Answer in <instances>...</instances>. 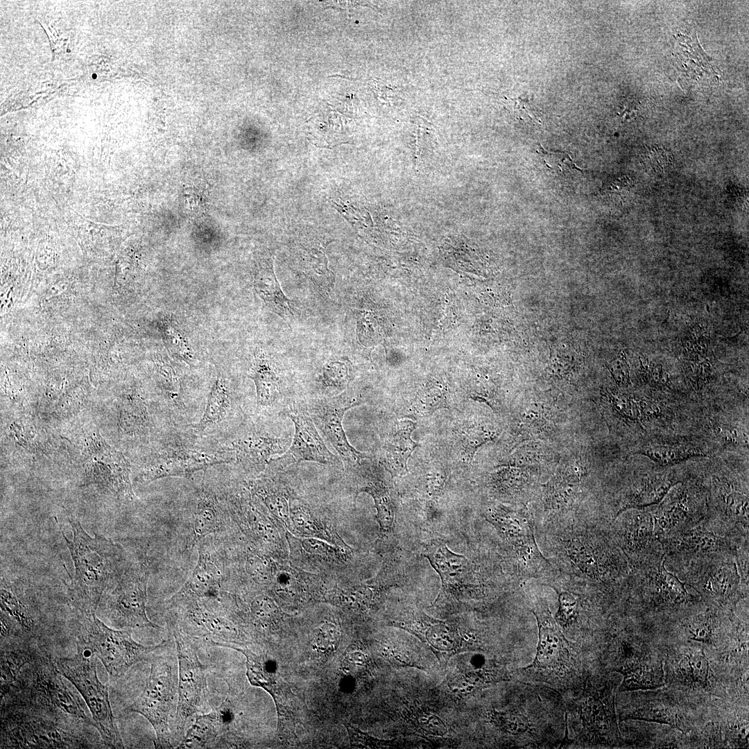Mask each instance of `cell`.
<instances>
[{"instance_id": "11", "label": "cell", "mask_w": 749, "mask_h": 749, "mask_svg": "<svg viewBox=\"0 0 749 749\" xmlns=\"http://www.w3.org/2000/svg\"><path fill=\"white\" fill-rule=\"evenodd\" d=\"M676 576L695 592L706 605L732 610L748 596L741 585L735 558H716L694 562Z\"/></svg>"}, {"instance_id": "15", "label": "cell", "mask_w": 749, "mask_h": 749, "mask_svg": "<svg viewBox=\"0 0 749 749\" xmlns=\"http://www.w3.org/2000/svg\"><path fill=\"white\" fill-rule=\"evenodd\" d=\"M660 540L665 567L674 574L696 562L735 558L737 548L742 544L708 530L703 523Z\"/></svg>"}, {"instance_id": "17", "label": "cell", "mask_w": 749, "mask_h": 749, "mask_svg": "<svg viewBox=\"0 0 749 749\" xmlns=\"http://www.w3.org/2000/svg\"><path fill=\"white\" fill-rule=\"evenodd\" d=\"M359 404L356 399L345 393L317 402L312 405L310 411L315 423L323 435L349 465L359 463L363 458H367L365 454L356 451L350 445L342 425L346 411Z\"/></svg>"}, {"instance_id": "35", "label": "cell", "mask_w": 749, "mask_h": 749, "mask_svg": "<svg viewBox=\"0 0 749 749\" xmlns=\"http://www.w3.org/2000/svg\"><path fill=\"white\" fill-rule=\"evenodd\" d=\"M164 334L169 352L189 365L194 366L196 363L195 354L178 327L170 320L166 322L164 325Z\"/></svg>"}, {"instance_id": "29", "label": "cell", "mask_w": 749, "mask_h": 749, "mask_svg": "<svg viewBox=\"0 0 749 749\" xmlns=\"http://www.w3.org/2000/svg\"><path fill=\"white\" fill-rule=\"evenodd\" d=\"M415 424L402 421L387 447V465L392 474H403L407 472V461L417 444L411 439Z\"/></svg>"}, {"instance_id": "1", "label": "cell", "mask_w": 749, "mask_h": 749, "mask_svg": "<svg viewBox=\"0 0 749 749\" xmlns=\"http://www.w3.org/2000/svg\"><path fill=\"white\" fill-rule=\"evenodd\" d=\"M73 537L62 532L75 571L67 585L70 600L85 615L94 614L109 587L122 569V551L111 540L96 534L91 537L80 522L69 518Z\"/></svg>"}, {"instance_id": "43", "label": "cell", "mask_w": 749, "mask_h": 749, "mask_svg": "<svg viewBox=\"0 0 749 749\" xmlns=\"http://www.w3.org/2000/svg\"><path fill=\"white\" fill-rule=\"evenodd\" d=\"M646 156L653 169H664L669 163V154L660 148L651 150Z\"/></svg>"}, {"instance_id": "30", "label": "cell", "mask_w": 749, "mask_h": 749, "mask_svg": "<svg viewBox=\"0 0 749 749\" xmlns=\"http://www.w3.org/2000/svg\"><path fill=\"white\" fill-rule=\"evenodd\" d=\"M674 669L677 678L685 685H707L709 666L703 651L689 649L680 655Z\"/></svg>"}, {"instance_id": "22", "label": "cell", "mask_w": 749, "mask_h": 749, "mask_svg": "<svg viewBox=\"0 0 749 749\" xmlns=\"http://www.w3.org/2000/svg\"><path fill=\"white\" fill-rule=\"evenodd\" d=\"M395 626L424 638L439 651L451 652L458 646L457 631L449 623L435 619L423 612H416L409 619L395 623Z\"/></svg>"}, {"instance_id": "20", "label": "cell", "mask_w": 749, "mask_h": 749, "mask_svg": "<svg viewBox=\"0 0 749 749\" xmlns=\"http://www.w3.org/2000/svg\"><path fill=\"white\" fill-rule=\"evenodd\" d=\"M222 573L212 554L199 549L198 562L182 587L169 599V603L187 600H219Z\"/></svg>"}, {"instance_id": "32", "label": "cell", "mask_w": 749, "mask_h": 749, "mask_svg": "<svg viewBox=\"0 0 749 749\" xmlns=\"http://www.w3.org/2000/svg\"><path fill=\"white\" fill-rule=\"evenodd\" d=\"M1 696L4 697L13 687L21 670L33 661V656L24 650L1 649Z\"/></svg>"}, {"instance_id": "27", "label": "cell", "mask_w": 749, "mask_h": 749, "mask_svg": "<svg viewBox=\"0 0 749 749\" xmlns=\"http://www.w3.org/2000/svg\"><path fill=\"white\" fill-rule=\"evenodd\" d=\"M223 513L216 497L203 488L198 492L193 519L191 548L205 536L221 531Z\"/></svg>"}, {"instance_id": "37", "label": "cell", "mask_w": 749, "mask_h": 749, "mask_svg": "<svg viewBox=\"0 0 749 749\" xmlns=\"http://www.w3.org/2000/svg\"><path fill=\"white\" fill-rule=\"evenodd\" d=\"M250 611L252 619L258 623L264 626L272 621L276 612L272 601L265 596L255 598L251 603Z\"/></svg>"}, {"instance_id": "19", "label": "cell", "mask_w": 749, "mask_h": 749, "mask_svg": "<svg viewBox=\"0 0 749 749\" xmlns=\"http://www.w3.org/2000/svg\"><path fill=\"white\" fill-rule=\"evenodd\" d=\"M285 414L295 425V435L289 451L293 460L314 461L325 465L339 462L325 446L307 411L300 405H292L285 411Z\"/></svg>"}, {"instance_id": "18", "label": "cell", "mask_w": 749, "mask_h": 749, "mask_svg": "<svg viewBox=\"0 0 749 749\" xmlns=\"http://www.w3.org/2000/svg\"><path fill=\"white\" fill-rule=\"evenodd\" d=\"M685 478L672 470L639 472L626 488L612 522L626 510L657 505L673 485Z\"/></svg>"}, {"instance_id": "41", "label": "cell", "mask_w": 749, "mask_h": 749, "mask_svg": "<svg viewBox=\"0 0 749 749\" xmlns=\"http://www.w3.org/2000/svg\"><path fill=\"white\" fill-rule=\"evenodd\" d=\"M347 730L350 742L354 747L384 748L389 745L387 741L375 739L368 734L362 733L350 725H345Z\"/></svg>"}, {"instance_id": "23", "label": "cell", "mask_w": 749, "mask_h": 749, "mask_svg": "<svg viewBox=\"0 0 749 749\" xmlns=\"http://www.w3.org/2000/svg\"><path fill=\"white\" fill-rule=\"evenodd\" d=\"M620 719H637L666 724L685 733L688 725L677 705L669 699L649 698L629 705L621 714Z\"/></svg>"}, {"instance_id": "25", "label": "cell", "mask_w": 749, "mask_h": 749, "mask_svg": "<svg viewBox=\"0 0 749 749\" xmlns=\"http://www.w3.org/2000/svg\"><path fill=\"white\" fill-rule=\"evenodd\" d=\"M253 287L271 311L279 316L289 326L294 322L298 316L296 311L291 301L282 291L270 261L266 262L255 274Z\"/></svg>"}, {"instance_id": "9", "label": "cell", "mask_w": 749, "mask_h": 749, "mask_svg": "<svg viewBox=\"0 0 749 749\" xmlns=\"http://www.w3.org/2000/svg\"><path fill=\"white\" fill-rule=\"evenodd\" d=\"M178 659L177 707L172 736L177 745L184 735L188 719L200 712L206 703L207 682L206 667L199 659L198 642L173 628ZM176 745V746H177Z\"/></svg>"}, {"instance_id": "26", "label": "cell", "mask_w": 749, "mask_h": 749, "mask_svg": "<svg viewBox=\"0 0 749 749\" xmlns=\"http://www.w3.org/2000/svg\"><path fill=\"white\" fill-rule=\"evenodd\" d=\"M616 671L623 676L620 691L652 690L664 685L662 663L639 658L628 659Z\"/></svg>"}, {"instance_id": "36", "label": "cell", "mask_w": 749, "mask_h": 749, "mask_svg": "<svg viewBox=\"0 0 749 749\" xmlns=\"http://www.w3.org/2000/svg\"><path fill=\"white\" fill-rule=\"evenodd\" d=\"M546 166L559 174L580 171L569 155L561 152H549L542 147L538 149Z\"/></svg>"}, {"instance_id": "10", "label": "cell", "mask_w": 749, "mask_h": 749, "mask_svg": "<svg viewBox=\"0 0 749 749\" xmlns=\"http://www.w3.org/2000/svg\"><path fill=\"white\" fill-rule=\"evenodd\" d=\"M707 513V488L703 478L687 476L673 485L662 501L652 506L654 530L659 539L703 523Z\"/></svg>"}, {"instance_id": "14", "label": "cell", "mask_w": 749, "mask_h": 749, "mask_svg": "<svg viewBox=\"0 0 749 749\" xmlns=\"http://www.w3.org/2000/svg\"><path fill=\"white\" fill-rule=\"evenodd\" d=\"M612 523L609 534L632 569L664 558L662 544L654 530L652 506L626 510Z\"/></svg>"}, {"instance_id": "12", "label": "cell", "mask_w": 749, "mask_h": 749, "mask_svg": "<svg viewBox=\"0 0 749 749\" xmlns=\"http://www.w3.org/2000/svg\"><path fill=\"white\" fill-rule=\"evenodd\" d=\"M149 568L146 562L123 569L115 584L104 594L105 613L119 628H158L146 613ZM102 598V599H103Z\"/></svg>"}, {"instance_id": "4", "label": "cell", "mask_w": 749, "mask_h": 749, "mask_svg": "<svg viewBox=\"0 0 749 749\" xmlns=\"http://www.w3.org/2000/svg\"><path fill=\"white\" fill-rule=\"evenodd\" d=\"M81 635L80 648L100 660L112 682L123 677L137 663L150 661L169 642L143 645L132 638L130 630L111 628L95 614L85 615Z\"/></svg>"}, {"instance_id": "13", "label": "cell", "mask_w": 749, "mask_h": 749, "mask_svg": "<svg viewBox=\"0 0 749 749\" xmlns=\"http://www.w3.org/2000/svg\"><path fill=\"white\" fill-rule=\"evenodd\" d=\"M31 683L28 688V699L31 708L56 716L73 718L94 726L92 718L85 713L79 698L66 685L63 675L49 657L33 660Z\"/></svg>"}, {"instance_id": "3", "label": "cell", "mask_w": 749, "mask_h": 749, "mask_svg": "<svg viewBox=\"0 0 749 749\" xmlns=\"http://www.w3.org/2000/svg\"><path fill=\"white\" fill-rule=\"evenodd\" d=\"M704 481L707 488V513L703 525L738 543L749 542L748 478L720 470Z\"/></svg>"}, {"instance_id": "44", "label": "cell", "mask_w": 749, "mask_h": 749, "mask_svg": "<svg viewBox=\"0 0 749 749\" xmlns=\"http://www.w3.org/2000/svg\"><path fill=\"white\" fill-rule=\"evenodd\" d=\"M628 186V180L625 177H617L608 180L603 186L605 192L619 193L623 191Z\"/></svg>"}, {"instance_id": "28", "label": "cell", "mask_w": 749, "mask_h": 749, "mask_svg": "<svg viewBox=\"0 0 749 749\" xmlns=\"http://www.w3.org/2000/svg\"><path fill=\"white\" fill-rule=\"evenodd\" d=\"M248 376L256 388L257 406L273 404L279 395V378L270 361L260 349L254 354Z\"/></svg>"}, {"instance_id": "33", "label": "cell", "mask_w": 749, "mask_h": 749, "mask_svg": "<svg viewBox=\"0 0 749 749\" xmlns=\"http://www.w3.org/2000/svg\"><path fill=\"white\" fill-rule=\"evenodd\" d=\"M159 374L170 404L180 410L185 408L181 375L176 368L170 361H162L159 366Z\"/></svg>"}, {"instance_id": "39", "label": "cell", "mask_w": 749, "mask_h": 749, "mask_svg": "<svg viewBox=\"0 0 749 749\" xmlns=\"http://www.w3.org/2000/svg\"><path fill=\"white\" fill-rule=\"evenodd\" d=\"M576 605V599L569 593L563 592L559 594V609L556 617L561 625L567 626L572 621Z\"/></svg>"}, {"instance_id": "42", "label": "cell", "mask_w": 749, "mask_h": 749, "mask_svg": "<svg viewBox=\"0 0 749 749\" xmlns=\"http://www.w3.org/2000/svg\"><path fill=\"white\" fill-rule=\"evenodd\" d=\"M263 499L266 507L278 518L286 516V503L283 498L274 494H265Z\"/></svg>"}, {"instance_id": "38", "label": "cell", "mask_w": 749, "mask_h": 749, "mask_svg": "<svg viewBox=\"0 0 749 749\" xmlns=\"http://www.w3.org/2000/svg\"><path fill=\"white\" fill-rule=\"evenodd\" d=\"M325 385L343 388L348 379L346 365L341 361H334L325 365L323 371Z\"/></svg>"}, {"instance_id": "34", "label": "cell", "mask_w": 749, "mask_h": 749, "mask_svg": "<svg viewBox=\"0 0 749 749\" xmlns=\"http://www.w3.org/2000/svg\"><path fill=\"white\" fill-rule=\"evenodd\" d=\"M362 491L370 494L374 499L377 508V520L380 526L382 535L393 533L394 528L395 509L387 491L376 485H370L362 488Z\"/></svg>"}, {"instance_id": "5", "label": "cell", "mask_w": 749, "mask_h": 749, "mask_svg": "<svg viewBox=\"0 0 749 749\" xmlns=\"http://www.w3.org/2000/svg\"><path fill=\"white\" fill-rule=\"evenodd\" d=\"M96 656L78 648V653L69 657H61L54 662L58 671L78 691L88 707L94 727L99 732L105 744L110 748H123L115 717L109 698L107 684L99 680Z\"/></svg>"}, {"instance_id": "6", "label": "cell", "mask_w": 749, "mask_h": 749, "mask_svg": "<svg viewBox=\"0 0 749 749\" xmlns=\"http://www.w3.org/2000/svg\"><path fill=\"white\" fill-rule=\"evenodd\" d=\"M64 718L32 709H9L1 714V748H85Z\"/></svg>"}, {"instance_id": "24", "label": "cell", "mask_w": 749, "mask_h": 749, "mask_svg": "<svg viewBox=\"0 0 749 749\" xmlns=\"http://www.w3.org/2000/svg\"><path fill=\"white\" fill-rule=\"evenodd\" d=\"M232 405L230 382L225 373L218 370L208 394L203 416L193 427L196 433H208L223 424L231 413Z\"/></svg>"}, {"instance_id": "16", "label": "cell", "mask_w": 749, "mask_h": 749, "mask_svg": "<svg viewBox=\"0 0 749 749\" xmlns=\"http://www.w3.org/2000/svg\"><path fill=\"white\" fill-rule=\"evenodd\" d=\"M232 460V454L226 450L212 451L173 442L145 467L138 480L148 483L165 477L190 478L196 472Z\"/></svg>"}, {"instance_id": "7", "label": "cell", "mask_w": 749, "mask_h": 749, "mask_svg": "<svg viewBox=\"0 0 749 749\" xmlns=\"http://www.w3.org/2000/svg\"><path fill=\"white\" fill-rule=\"evenodd\" d=\"M150 662L145 686L126 711L141 714L151 724L155 733V748H173L169 719L178 696L173 664L170 658L158 654Z\"/></svg>"}, {"instance_id": "40", "label": "cell", "mask_w": 749, "mask_h": 749, "mask_svg": "<svg viewBox=\"0 0 749 749\" xmlns=\"http://www.w3.org/2000/svg\"><path fill=\"white\" fill-rule=\"evenodd\" d=\"M748 544H741L737 551L735 561L741 579V585L743 589L748 593Z\"/></svg>"}, {"instance_id": "21", "label": "cell", "mask_w": 749, "mask_h": 749, "mask_svg": "<svg viewBox=\"0 0 749 749\" xmlns=\"http://www.w3.org/2000/svg\"><path fill=\"white\" fill-rule=\"evenodd\" d=\"M442 581V592L461 588L470 578V564L462 555L452 552L442 542L433 541L423 551Z\"/></svg>"}, {"instance_id": "8", "label": "cell", "mask_w": 749, "mask_h": 749, "mask_svg": "<svg viewBox=\"0 0 749 749\" xmlns=\"http://www.w3.org/2000/svg\"><path fill=\"white\" fill-rule=\"evenodd\" d=\"M538 626L535 657L522 671L539 676L549 684L566 685L578 672V659L552 617L546 601H540L531 610Z\"/></svg>"}, {"instance_id": "2", "label": "cell", "mask_w": 749, "mask_h": 749, "mask_svg": "<svg viewBox=\"0 0 749 749\" xmlns=\"http://www.w3.org/2000/svg\"><path fill=\"white\" fill-rule=\"evenodd\" d=\"M626 588L639 612L682 616L706 605L700 597L658 562L632 569Z\"/></svg>"}, {"instance_id": "31", "label": "cell", "mask_w": 749, "mask_h": 749, "mask_svg": "<svg viewBox=\"0 0 749 749\" xmlns=\"http://www.w3.org/2000/svg\"><path fill=\"white\" fill-rule=\"evenodd\" d=\"M639 453L647 456L652 460L662 465L674 464L687 458L703 456L705 454L697 447L679 443L657 442L646 445Z\"/></svg>"}]
</instances>
